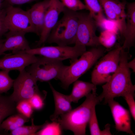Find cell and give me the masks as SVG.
I'll return each mask as SVG.
<instances>
[{"label": "cell", "mask_w": 135, "mask_h": 135, "mask_svg": "<svg viewBox=\"0 0 135 135\" xmlns=\"http://www.w3.org/2000/svg\"><path fill=\"white\" fill-rule=\"evenodd\" d=\"M129 58L128 52L122 48L120 54L118 66L109 80L102 86V91L98 96L100 102L122 96L126 93L134 92L135 86L131 78V72L127 64Z\"/></svg>", "instance_id": "6da1fadb"}, {"label": "cell", "mask_w": 135, "mask_h": 135, "mask_svg": "<svg viewBox=\"0 0 135 135\" xmlns=\"http://www.w3.org/2000/svg\"><path fill=\"white\" fill-rule=\"evenodd\" d=\"M92 91L80 105L58 117L57 122L62 129L70 130L75 135H86L92 109L100 102L96 94V87Z\"/></svg>", "instance_id": "7a4b0ae2"}, {"label": "cell", "mask_w": 135, "mask_h": 135, "mask_svg": "<svg viewBox=\"0 0 135 135\" xmlns=\"http://www.w3.org/2000/svg\"><path fill=\"white\" fill-rule=\"evenodd\" d=\"M104 47L101 45L86 51L69 66H66L59 79L64 88L70 86L78 80L90 69L105 52Z\"/></svg>", "instance_id": "3957f363"}, {"label": "cell", "mask_w": 135, "mask_h": 135, "mask_svg": "<svg viewBox=\"0 0 135 135\" xmlns=\"http://www.w3.org/2000/svg\"><path fill=\"white\" fill-rule=\"evenodd\" d=\"M63 15L51 31L46 42L59 46L75 44L78 23V13L66 8Z\"/></svg>", "instance_id": "277c9868"}, {"label": "cell", "mask_w": 135, "mask_h": 135, "mask_svg": "<svg viewBox=\"0 0 135 135\" xmlns=\"http://www.w3.org/2000/svg\"><path fill=\"white\" fill-rule=\"evenodd\" d=\"M122 49L118 45L103 56L97 63L91 74V81L96 86L105 83L110 79L118 66Z\"/></svg>", "instance_id": "5b68a950"}, {"label": "cell", "mask_w": 135, "mask_h": 135, "mask_svg": "<svg viewBox=\"0 0 135 135\" xmlns=\"http://www.w3.org/2000/svg\"><path fill=\"white\" fill-rule=\"evenodd\" d=\"M66 66L62 61L42 56L26 70L37 81L47 82L53 79L59 80Z\"/></svg>", "instance_id": "8992f818"}, {"label": "cell", "mask_w": 135, "mask_h": 135, "mask_svg": "<svg viewBox=\"0 0 135 135\" xmlns=\"http://www.w3.org/2000/svg\"><path fill=\"white\" fill-rule=\"evenodd\" d=\"M86 46L75 44L74 46H46L21 52L32 54L39 55L45 57L62 61L70 59L74 61L86 51Z\"/></svg>", "instance_id": "52a82bcc"}, {"label": "cell", "mask_w": 135, "mask_h": 135, "mask_svg": "<svg viewBox=\"0 0 135 135\" xmlns=\"http://www.w3.org/2000/svg\"><path fill=\"white\" fill-rule=\"evenodd\" d=\"M78 13V20L75 44L92 47L101 45L100 37L96 34L98 26L97 22L89 13Z\"/></svg>", "instance_id": "ba28073f"}, {"label": "cell", "mask_w": 135, "mask_h": 135, "mask_svg": "<svg viewBox=\"0 0 135 135\" xmlns=\"http://www.w3.org/2000/svg\"><path fill=\"white\" fill-rule=\"evenodd\" d=\"M5 23L9 31L26 34L35 33V29L28 10L5 4Z\"/></svg>", "instance_id": "9c48e42d"}, {"label": "cell", "mask_w": 135, "mask_h": 135, "mask_svg": "<svg viewBox=\"0 0 135 135\" xmlns=\"http://www.w3.org/2000/svg\"><path fill=\"white\" fill-rule=\"evenodd\" d=\"M37 81L25 70L20 72L14 80L13 86L14 91L9 96L15 103L20 100H28L40 90L37 85Z\"/></svg>", "instance_id": "30bf717a"}, {"label": "cell", "mask_w": 135, "mask_h": 135, "mask_svg": "<svg viewBox=\"0 0 135 135\" xmlns=\"http://www.w3.org/2000/svg\"><path fill=\"white\" fill-rule=\"evenodd\" d=\"M108 19L115 22L123 35L126 24V3L118 0H98Z\"/></svg>", "instance_id": "8fae6325"}, {"label": "cell", "mask_w": 135, "mask_h": 135, "mask_svg": "<svg viewBox=\"0 0 135 135\" xmlns=\"http://www.w3.org/2000/svg\"><path fill=\"white\" fill-rule=\"evenodd\" d=\"M38 58L35 55L22 52L6 54L0 58V69L9 71L16 70L20 72L35 62Z\"/></svg>", "instance_id": "7c38bea8"}, {"label": "cell", "mask_w": 135, "mask_h": 135, "mask_svg": "<svg viewBox=\"0 0 135 135\" xmlns=\"http://www.w3.org/2000/svg\"><path fill=\"white\" fill-rule=\"evenodd\" d=\"M65 8L60 0H50L45 16L43 29L37 42V46H40L46 42L51 31L58 20L59 15Z\"/></svg>", "instance_id": "4fadbf2b"}, {"label": "cell", "mask_w": 135, "mask_h": 135, "mask_svg": "<svg viewBox=\"0 0 135 135\" xmlns=\"http://www.w3.org/2000/svg\"><path fill=\"white\" fill-rule=\"evenodd\" d=\"M106 103L110 107L116 130L134 135L131 129V114L129 111L114 99L108 100Z\"/></svg>", "instance_id": "5bb4252c"}, {"label": "cell", "mask_w": 135, "mask_h": 135, "mask_svg": "<svg viewBox=\"0 0 135 135\" xmlns=\"http://www.w3.org/2000/svg\"><path fill=\"white\" fill-rule=\"evenodd\" d=\"M24 33L9 31L5 35L6 38L0 48V56L6 51H12V54L31 48Z\"/></svg>", "instance_id": "9a60e30c"}, {"label": "cell", "mask_w": 135, "mask_h": 135, "mask_svg": "<svg viewBox=\"0 0 135 135\" xmlns=\"http://www.w3.org/2000/svg\"><path fill=\"white\" fill-rule=\"evenodd\" d=\"M126 28L123 35L124 40L122 48L129 50L135 42V2L126 4Z\"/></svg>", "instance_id": "2e32d148"}, {"label": "cell", "mask_w": 135, "mask_h": 135, "mask_svg": "<svg viewBox=\"0 0 135 135\" xmlns=\"http://www.w3.org/2000/svg\"><path fill=\"white\" fill-rule=\"evenodd\" d=\"M50 0H44L33 5L28 10L35 34L40 36L42 31L45 16L48 8Z\"/></svg>", "instance_id": "e0dca14e"}, {"label": "cell", "mask_w": 135, "mask_h": 135, "mask_svg": "<svg viewBox=\"0 0 135 135\" xmlns=\"http://www.w3.org/2000/svg\"><path fill=\"white\" fill-rule=\"evenodd\" d=\"M49 84L53 95L55 104L54 112L50 116L52 121L57 122L61 115L68 112L72 109L71 102L67 95L59 92L53 87L50 82Z\"/></svg>", "instance_id": "ac0fdd59"}, {"label": "cell", "mask_w": 135, "mask_h": 135, "mask_svg": "<svg viewBox=\"0 0 135 135\" xmlns=\"http://www.w3.org/2000/svg\"><path fill=\"white\" fill-rule=\"evenodd\" d=\"M73 83L71 93L69 95H67L71 102L77 103L80 98L86 97L96 87V86L92 83L78 80Z\"/></svg>", "instance_id": "d6986e66"}, {"label": "cell", "mask_w": 135, "mask_h": 135, "mask_svg": "<svg viewBox=\"0 0 135 135\" xmlns=\"http://www.w3.org/2000/svg\"><path fill=\"white\" fill-rule=\"evenodd\" d=\"M16 103L9 96L0 94V135L3 130L1 124L3 120L6 117L14 114L16 110Z\"/></svg>", "instance_id": "ffe728a7"}, {"label": "cell", "mask_w": 135, "mask_h": 135, "mask_svg": "<svg viewBox=\"0 0 135 135\" xmlns=\"http://www.w3.org/2000/svg\"><path fill=\"white\" fill-rule=\"evenodd\" d=\"M87 10L98 23L101 26L104 22L105 18L103 10L98 0H84Z\"/></svg>", "instance_id": "44dd1931"}, {"label": "cell", "mask_w": 135, "mask_h": 135, "mask_svg": "<svg viewBox=\"0 0 135 135\" xmlns=\"http://www.w3.org/2000/svg\"><path fill=\"white\" fill-rule=\"evenodd\" d=\"M29 120V118L20 113L13 115L2 122L1 128L6 131H11L23 126Z\"/></svg>", "instance_id": "7402d4cb"}, {"label": "cell", "mask_w": 135, "mask_h": 135, "mask_svg": "<svg viewBox=\"0 0 135 135\" xmlns=\"http://www.w3.org/2000/svg\"><path fill=\"white\" fill-rule=\"evenodd\" d=\"M48 122L44 123L43 126L35 134L36 135H61L62 130L59 123L56 122Z\"/></svg>", "instance_id": "603a6c76"}, {"label": "cell", "mask_w": 135, "mask_h": 135, "mask_svg": "<svg viewBox=\"0 0 135 135\" xmlns=\"http://www.w3.org/2000/svg\"><path fill=\"white\" fill-rule=\"evenodd\" d=\"M32 124L30 126L23 125L18 128L10 131L11 135H35L36 133L43 126L44 123L41 125L34 124V119H32Z\"/></svg>", "instance_id": "cb8c5ba5"}, {"label": "cell", "mask_w": 135, "mask_h": 135, "mask_svg": "<svg viewBox=\"0 0 135 135\" xmlns=\"http://www.w3.org/2000/svg\"><path fill=\"white\" fill-rule=\"evenodd\" d=\"M10 71L0 70V94L6 92L13 86L14 80L10 76Z\"/></svg>", "instance_id": "d4e9b609"}, {"label": "cell", "mask_w": 135, "mask_h": 135, "mask_svg": "<svg viewBox=\"0 0 135 135\" xmlns=\"http://www.w3.org/2000/svg\"><path fill=\"white\" fill-rule=\"evenodd\" d=\"M16 108L19 113L29 118L33 112V109L27 100H22L16 103Z\"/></svg>", "instance_id": "484cf974"}, {"label": "cell", "mask_w": 135, "mask_h": 135, "mask_svg": "<svg viewBox=\"0 0 135 135\" xmlns=\"http://www.w3.org/2000/svg\"><path fill=\"white\" fill-rule=\"evenodd\" d=\"M95 106H94L92 109L88 123L90 134L91 135H104L103 130H100L99 127Z\"/></svg>", "instance_id": "4316f807"}, {"label": "cell", "mask_w": 135, "mask_h": 135, "mask_svg": "<svg viewBox=\"0 0 135 135\" xmlns=\"http://www.w3.org/2000/svg\"><path fill=\"white\" fill-rule=\"evenodd\" d=\"M64 6L71 10L78 11L87 10L85 5L80 0H60Z\"/></svg>", "instance_id": "83f0119b"}, {"label": "cell", "mask_w": 135, "mask_h": 135, "mask_svg": "<svg viewBox=\"0 0 135 135\" xmlns=\"http://www.w3.org/2000/svg\"><path fill=\"white\" fill-rule=\"evenodd\" d=\"M40 91L34 94L28 100L33 109L40 110L44 107L45 97H43Z\"/></svg>", "instance_id": "f1b7e54d"}, {"label": "cell", "mask_w": 135, "mask_h": 135, "mask_svg": "<svg viewBox=\"0 0 135 135\" xmlns=\"http://www.w3.org/2000/svg\"><path fill=\"white\" fill-rule=\"evenodd\" d=\"M134 92H130L125 94L124 97L127 102L132 118L135 120V102L134 99Z\"/></svg>", "instance_id": "f546056e"}, {"label": "cell", "mask_w": 135, "mask_h": 135, "mask_svg": "<svg viewBox=\"0 0 135 135\" xmlns=\"http://www.w3.org/2000/svg\"><path fill=\"white\" fill-rule=\"evenodd\" d=\"M6 15L5 8H3L2 12L0 14V38L8 30L5 23Z\"/></svg>", "instance_id": "4dcf8cb0"}, {"label": "cell", "mask_w": 135, "mask_h": 135, "mask_svg": "<svg viewBox=\"0 0 135 135\" xmlns=\"http://www.w3.org/2000/svg\"><path fill=\"white\" fill-rule=\"evenodd\" d=\"M36 0H4V2L6 4L13 6L30 3Z\"/></svg>", "instance_id": "1f68e13d"}, {"label": "cell", "mask_w": 135, "mask_h": 135, "mask_svg": "<svg viewBox=\"0 0 135 135\" xmlns=\"http://www.w3.org/2000/svg\"><path fill=\"white\" fill-rule=\"evenodd\" d=\"M127 66L132 70L134 72H135V58L129 62H128L127 64Z\"/></svg>", "instance_id": "d6a6232c"}, {"label": "cell", "mask_w": 135, "mask_h": 135, "mask_svg": "<svg viewBox=\"0 0 135 135\" xmlns=\"http://www.w3.org/2000/svg\"><path fill=\"white\" fill-rule=\"evenodd\" d=\"M3 1H4V0H0V14L3 8H2V6L3 5Z\"/></svg>", "instance_id": "836d02e7"}, {"label": "cell", "mask_w": 135, "mask_h": 135, "mask_svg": "<svg viewBox=\"0 0 135 135\" xmlns=\"http://www.w3.org/2000/svg\"><path fill=\"white\" fill-rule=\"evenodd\" d=\"M4 40L2 39L1 38H0V48L4 42Z\"/></svg>", "instance_id": "e575fe53"}]
</instances>
